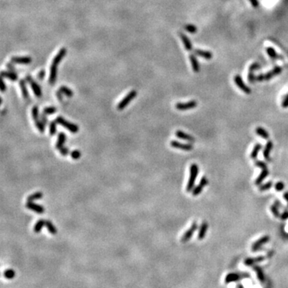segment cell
Segmentation results:
<instances>
[{
    "label": "cell",
    "instance_id": "39",
    "mask_svg": "<svg viewBox=\"0 0 288 288\" xmlns=\"http://www.w3.org/2000/svg\"><path fill=\"white\" fill-rule=\"evenodd\" d=\"M272 182H267V183H264V184H261L259 186V191H265L267 190L271 189L272 187Z\"/></svg>",
    "mask_w": 288,
    "mask_h": 288
},
{
    "label": "cell",
    "instance_id": "12",
    "mask_svg": "<svg viewBox=\"0 0 288 288\" xmlns=\"http://www.w3.org/2000/svg\"><path fill=\"white\" fill-rule=\"evenodd\" d=\"M260 68V64L258 63H254L250 66L249 67V71H248V75H247V79H248V81L251 83H255V76L254 75V71Z\"/></svg>",
    "mask_w": 288,
    "mask_h": 288
},
{
    "label": "cell",
    "instance_id": "35",
    "mask_svg": "<svg viewBox=\"0 0 288 288\" xmlns=\"http://www.w3.org/2000/svg\"><path fill=\"white\" fill-rule=\"evenodd\" d=\"M45 227H46L48 231L52 235H55L57 233V229L55 228V227L53 225L52 222L49 220H45Z\"/></svg>",
    "mask_w": 288,
    "mask_h": 288
},
{
    "label": "cell",
    "instance_id": "10",
    "mask_svg": "<svg viewBox=\"0 0 288 288\" xmlns=\"http://www.w3.org/2000/svg\"><path fill=\"white\" fill-rule=\"evenodd\" d=\"M170 144L173 148L183 150V151H190L193 150V146L191 144H190V143H179L178 141L172 140L171 141Z\"/></svg>",
    "mask_w": 288,
    "mask_h": 288
},
{
    "label": "cell",
    "instance_id": "45",
    "mask_svg": "<svg viewBox=\"0 0 288 288\" xmlns=\"http://www.w3.org/2000/svg\"><path fill=\"white\" fill-rule=\"evenodd\" d=\"M70 157H71L73 159L77 160V159H79V158L81 157V152L78 151V150H75V151L70 152Z\"/></svg>",
    "mask_w": 288,
    "mask_h": 288
},
{
    "label": "cell",
    "instance_id": "33",
    "mask_svg": "<svg viewBox=\"0 0 288 288\" xmlns=\"http://www.w3.org/2000/svg\"><path fill=\"white\" fill-rule=\"evenodd\" d=\"M254 269H255V272H256V275H257V277L258 279H259V280L262 283H263L264 282H265V275H264V273L262 269H261V267L256 266H255V268Z\"/></svg>",
    "mask_w": 288,
    "mask_h": 288
},
{
    "label": "cell",
    "instance_id": "34",
    "mask_svg": "<svg viewBox=\"0 0 288 288\" xmlns=\"http://www.w3.org/2000/svg\"><path fill=\"white\" fill-rule=\"evenodd\" d=\"M261 149H262V145L259 144V143H257V144L254 147L253 150H252V151H251V158H252V159H255V158H257L258 154H259Z\"/></svg>",
    "mask_w": 288,
    "mask_h": 288
},
{
    "label": "cell",
    "instance_id": "44",
    "mask_svg": "<svg viewBox=\"0 0 288 288\" xmlns=\"http://www.w3.org/2000/svg\"><path fill=\"white\" fill-rule=\"evenodd\" d=\"M31 114H32V117H33V119L35 121L38 120L39 119V108L38 107L35 106L33 108H32V110H31Z\"/></svg>",
    "mask_w": 288,
    "mask_h": 288
},
{
    "label": "cell",
    "instance_id": "3",
    "mask_svg": "<svg viewBox=\"0 0 288 288\" xmlns=\"http://www.w3.org/2000/svg\"><path fill=\"white\" fill-rule=\"evenodd\" d=\"M55 120H56L58 124H60L61 126L64 127L66 128V130H68L69 131L72 132V133H77V132L79 131V126L76 125V124H74V123H70V122H68L67 120L63 119V117H61V116L57 117Z\"/></svg>",
    "mask_w": 288,
    "mask_h": 288
},
{
    "label": "cell",
    "instance_id": "29",
    "mask_svg": "<svg viewBox=\"0 0 288 288\" xmlns=\"http://www.w3.org/2000/svg\"><path fill=\"white\" fill-rule=\"evenodd\" d=\"M19 86L20 88H21V90H22V97H23V99H29V93L28 90H27V87H26V81L25 80H20L19 81Z\"/></svg>",
    "mask_w": 288,
    "mask_h": 288
},
{
    "label": "cell",
    "instance_id": "19",
    "mask_svg": "<svg viewBox=\"0 0 288 288\" xmlns=\"http://www.w3.org/2000/svg\"><path fill=\"white\" fill-rule=\"evenodd\" d=\"M273 148V143L271 141H268L266 143V146L263 149V157L267 161H271V157H270V154H271V151Z\"/></svg>",
    "mask_w": 288,
    "mask_h": 288
},
{
    "label": "cell",
    "instance_id": "18",
    "mask_svg": "<svg viewBox=\"0 0 288 288\" xmlns=\"http://www.w3.org/2000/svg\"><path fill=\"white\" fill-rule=\"evenodd\" d=\"M207 230H208V223L207 222L204 221L202 222L200 227H199V231H198V239L202 240L205 238L206 235H207Z\"/></svg>",
    "mask_w": 288,
    "mask_h": 288
},
{
    "label": "cell",
    "instance_id": "51",
    "mask_svg": "<svg viewBox=\"0 0 288 288\" xmlns=\"http://www.w3.org/2000/svg\"><path fill=\"white\" fill-rule=\"evenodd\" d=\"M280 219L282 220H286L288 219V211H284L282 215H280Z\"/></svg>",
    "mask_w": 288,
    "mask_h": 288
},
{
    "label": "cell",
    "instance_id": "30",
    "mask_svg": "<svg viewBox=\"0 0 288 288\" xmlns=\"http://www.w3.org/2000/svg\"><path fill=\"white\" fill-rule=\"evenodd\" d=\"M281 207V204H280V201H275V203L273 205H271V211L272 212L273 215L275 216V218H278V217H280V211H279V208Z\"/></svg>",
    "mask_w": 288,
    "mask_h": 288
},
{
    "label": "cell",
    "instance_id": "49",
    "mask_svg": "<svg viewBox=\"0 0 288 288\" xmlns=\"http://www.w3.org/2000/svg\"><path fill=\"white\" fill-rule=\"evenodd\" d=\"M40 117H41V121L42 122V123H43L44 125H45V127H46V126L47 125V123H48V119H47V118H46V114L42 113Z\"/></svg>",
    "mask_w": 288,
    "mask_h": 288
},
{
    "label": "cell",
    "instance_id": "54",
    "mask_svg": "<svg viewBox=\"0 0 288 288\" xmlns=\"http://www.w3.org/2000/svg\"><path fill=\"white\" fill-rule=\"evenodd\" d=\"M63 95V93H62L59 90H58L57 92H56V95H57L58 99H59V101L63 102V95Z\"/></svg>",
    "mask_w": 288,
    "mask_h": 288
},
{
    "label": "cell",
    "instance_id": "17",
    "mask_svg": "<svg viewBox=\"0 0 288 288\" xmlns=\"http://www.w3.org/2000/svg\"><path fill=\"white\" fill-rule=\"evenodd\" d=\"M194 52H195V55L200 56V57L203 58L205 59L210 60L213 57V54H212L211 51H203V50H200V49H195V50L194 51Z\"/></svg>",
    "mask_w": 288,
    "mask_h": 288
},
{
    "label": "cell",
    "instance_id": "31",
    "mask_svg": "<svg viewBox=\"0 0 288 288\" xmlns=\"http://www.w3.org/2000/svg\"><path fill=\"white\" fill-rule=\"evenodd\" d=\"M266 51L267 53V55L272 59H282L283 58L277 54V52L275 51V49H273L272 47H266Z\"/></svg>",
    "mask_w": 288,
    "mask_h": 288
},
{
    "label": "cell",
    "instance_id": "9",
    "mask_svg": "<svg viewBox=\"0 0 288 288\" xmlns=\"http://www.w3.org/2000/svg\"><path fill=\"white\" fill-rule=\"evenodd\" d=\"M234 81H235L236 85L239 86V88L242 91H243V92L246 93V94H251V88H249L248 86L244 83V82H243V80H242V79L241 78V76H240L239 75H236L234 77Z\"/></svg>",
    "mask_w": 288,
    "mask_h": 288
},
{
    "label": "cell",
    "instance_id": "4",
    "mask_svg": "<svg viewBox=\"0 0 288 288\" xmlns=\"http://www.w3.org/2000/svg\"><path fill=\"white\" fill-rule=\"evenodd\" d=\"M137 95V91L135 90H131L130 92H129L127 95H126L123 99H122L121 101L119 102L118 106H117V108H118V110H123L124 108L128 105V104L130 103V101L133 100V99L136 97Z\"/></svg>",
    "mask_w": 288,
    "mask_h": 288
},
{
    "label": "cell",
    "instance_id": "7",
    "mask_svg": "<svg viewBox=\"0 0 288 288\" xmlns=\"http://www.w3.org/2000/svg\"><path fill=\"white\" fill-rule=\"evenodd\" d=\"M198 105L195 100L187 102V103H177L175 104V108L178 110H187L196 107Z\"/></svg>",
    "mask_w": 288,
    "mask_h": 288
},
{
    "label": "cell",
    "instance_id": "14",
    "mask_svg": "<svg viewBox=\"0 0 288 288\" xmlns=\"http://www.w3.org/2000/svg\"><path fill=\"white\" fill-rule=\"evenodd\" d=\"M26 207L29 210L34 211L35 213L37 214H42L45 211L44 207H42L41 205H39L37 203H35L34 202H27L26 203Z\"/></svg>",
    "mask_w": 288,
    "mask_h": 288
},
{
    "label": "cell",
    "instance_id": "32",
    "mask_svg": "<svg viewBox=\"0 0 288 288\" xmlns=\"http://www.w3.org/2000/svg\"><path fill=\"white\" fill-rule=\"evenodd\" d=\"M42 196H43V194L41 191L35 192L27 197V202H34L35 200H39L42 198Z\"/></svg>",
    "mask_w": 288,
    "mask_h": 288
},
{
    "label": "cell",
    "instance_id": "38",
    "mask_svg": "<svg viewBox=\"0 0 288 288\" xmlns=\"http://www.w3.org/2000/svg\"><path fill=\"white\" fill-rule=\"evenodd\" d=\"M3 276L7 280H12L15 277V271L12 269H8L3 272Z\"/></svg>",
    "mask_w": 288,
    "mask_h": 288
},
{
    "label": "cell",
    "instance_id": "48",
    "mask_svg": "<svg viewBox=\"0 0 288 288\" xmlns=\"http://www.w3.org/2000/svg\"><path fill=\"white\" fill-rule=\"evenodd\" d=\"M59 151H60V154H61L63 156H66V155L69 154L68 148L66 147H64V146L62 148H60Z\"/></svg>",
    "mask_w": 288,
    "mask_h": 288
},
{
    "label": "cell",
    "instance_id": "6",
    "mask_svg": "<svg viewBox=\"0 0 288 288\" xmlns=\"http://www.w3.org/2000/svg\"><path fill=\"white\" fill-rule=\"evenodd\" d=\"M198 228V224H197V222H193L191 225V227H189V229L187 230L184 234H183V237L181 239V242H186L187 241H189L191 239V238L192 237V235H194V233L195 232V231Z\"/></svg>",
    "mask_w": 288,
    "mask_h": 288
},
{
    "label": "cell",
    "instance_id": "55",
    "mask_svg": "<svg viewBox=\"0 0 288 288\" xmlns=\"http://www.w3.org/2000/svg\"><path fill=\"white\" fill-rule=\"evenodd\" d=\"M251 5L253 6L255 8H257L259 7V1L258 0H250Z\"/></svg>",
    "mask_w": 288,
    "mask_h": 288
},
{
    "label": "cell",
    "instance_id": "47",
    "mask_svg": "<svg viewBox=\"0 0 288 288\" xmlns=\"http://www.w3.org/2000/svg\"><path fill=\"white\" fill-rule=\"evenodd\" d=\"M284 183L283 182H278L275 186V188L278 191H282L284 189Z\"/></svg>",
    "mask_w": 288,
    "mask_h": 288
},
{
    "label": "cell",
    "instance_id": "28",
    "mask_svg": "<svg viewBox=\"0 0 288 288\" xmlns=\"http://www.w3.org/2000/svg\"><path fill=\"white\" fill-rule=\"evenodd\" d=\"M255 133H256L259 136H260L261 138H263V139H268L269 137H270L268 132L266 131L263 127H256V129H255Z\"/></svg>",
    "mask_w": 288,
    "mask_h": 288
},
{
    "label": "cell",
    "instance_id": "15",
    "mask_svg": "<svg viewBox=\"0 0 288 288\" xmlns=\"http://www.w3.org/2000/svg\"><path fill=\"white\" fill-rule=\"evenodd\" d=\"M58 66H59V65H57V64H51V70H50V77H49V83L51 84V85H54L55 81H56Z\"/></svg>",
    "mask_w": 288,
    "mask_h": 288
},
{
    "label": "cell",
    "instance_id": "53",
    "mask_svg": "<svg viewBox=\"0 0 288 288\" xmlns=\"http://www.w3.org/2000/svg\"><path fill=\"white\" fill-rule=\"evenodd\" d=\"M6 89H7V86H6L5 82L3 81V78H2V80H1V91H2V92H4Z\"/></svg>",
    "mask_w": 288,
    "mask_h": 288
},
{
    "label": "cell",
    "instance_id": "36",
    "mask_svg": "<svg viewBox=\"0 0 288 288\" xmlns=\"http://www.w3.org/2000/svg\"><path fill=\"white\" fill-rule=\"evenodd\" d=\"M45 226V220L40 219L37 221V222L35 223V227H34V231L35 233H39L40 231H42V228Z\"/></svg>",
    "mask_w": 288,
    "mask_h": 288
},
{
    "label": "cell",
    "instance_id": "24",
    "mask_svg": "<svg viewBox=\"0 0 288 288\" xmlns=\"http://www.w3.org/2000/svg\"><path fill=\"white\" fill-rule=\"evenodd\" d=\"M179 36H180L181 40H182V42H183V45H184L185 48L187 49V51H191L192 48H193V46H192L191 42L190 39H188V37H187V35L183 33L179 34Z\"/></svg>",
    "mask_w": 288,
    "mask_h": 288
},
{
    "label": "cell",
    "instance_id": "52",
    "mask_svg": "<svg viewBox=\"0 0 288 288\" xmlns=\"http://www.w3.org/2000/svg\"><path fill=\"white\" fill-rule=\"evenodd\" d=\"M45 75H46V72H45L43 70H42L38 74V79H39V80H42V79H44V77H45Z\"/></svg>",
    "mask_w": 288,
    "mask_h": 288
},
{
    "label": "cell",
    "instance_id": "2",
    "mask_svg": "<svg viewBox=\"0 0 288 288\" xmlns=\"http://www.w3.org/2000/svg\"><path fill=\"white\" fill-rule=\"evenodd\" d=\"M282 70H283V69L280 66H275L271 71H269V72L266 73V74H261V75H257L255 77V80L258 82L267 81V80H270V79H271L275 76H276V75H279L280 74H281Z\"/></svg>",
    "mask_w": 288,
    "mask_h": 288
},
{
    "label": "cell",
    "instance_id": "37",
    "mask_svg": "<svg viewBox=\"0 0 288 288\" xmlns=\"http://www.w3.org/2000/svg\"><path fill=\"white\" fill-rule=\"evenodd\" d=\"M59 90L62 93H63V95L69 97V98H71V97L73 96V95H74L72 90L66 86H62L61 87L59 88Z\"/></svg>",
    "mask_w": 288,
    "mask_h": 288
},
{
    "label": "cell",
    "instance_id": "56",
    "mask_svg": "<svg viewBox=\"0 0 288 288\" xmlns=\"http://www.w3.org/2000/svg\"><path fill=\"white\" fill-rule=\"evenodd\" d=\"M7 68H8L10 70H11V71H14V72H15V68L14 67L13 64H11V63L7 64Z\"/></svg>",
    "mask_w": 288,
    "mask_h": 288
},
{
    "label": "cell",
    "instance_id": "57",
    "mask_svg": "<svg viewBox=\"0 0 288 288\" xmlns=\"http://www.w3.org/2000/svg\"><path fill=\"white\" fill-rule=\"evenodd\" d=\"M283 197H284L285 200L286 201V202H287V204H288V191L285 192V193L283 194Z\"/></svg>",
    "mask_w": 288,
    "mask_h": 288
},
{
    "label": "cell",
    "instance_id": "5",
    "mask_svg": "<svg viewBox=\"0 0 288 288\" xmlns=\"http://www.w3.org/2000/svg\"><path fill=\"white\" fill-rule=\"evenodd\" d=\"M26 81L30 83L31 85V88H32V90H33L34 94L35 95V96L37 97V98H40V97L42 96V90H41V87L39 84L36 83V82L30 76V75H27L26 77Z\"/></svg>",
    "mask_w": 288,
    "mask_h": 288
},
{
    "label": "cell",
    "instance_id": "8",
    "mask_svg": "<svg viewBox=\"0 0 288 288\" xmlns=\"http://www.w3.org/2000/svg\"><path fill=\"white\" fill-rule=\"evenodd\" d=\"M207 184H208V179H207L206 176H203V177L201 178L199 183L194 187V189L192 190V195H193L194 196H197L198 195H200L201 192H202V190H203V188H204Z\"/></svg>",
    "mask_w": 288,
    "mask_h": 288
},
{
    "label": "cell",
    "instance_id": "22",
    "mask_svg": "<svg viewBox=\"0 0 288 288\" xmlns=\"http://www.w3.org/2000/svg\"><path fill=\"white\" fill-rule=\"evenodd\" d=\"M190 61H191V66L193 70L195 73H198L199 72V70H200V66H199V63H198V61L197 59V58L195 55H190L189 56Z\"/></svg>",
    "mask_w": 288,
    "mask_h": 288
},
{
    "label": "cell",
    "instance_id": "40",
    "mask_svg": "<svg viewBox=\"0 0 288 288\" xmlns=\"http://www.w3.org/2000/svg\"><path fill=\"white\" fill-rule=\"evenodd\" d=\"M184 29L187 32L191 34H195L197 32V27L193 24H187L185 25Z\"/></svg>",
    "mask_w": 288,
    "mask_h": 288
},
{
    "label": "cell",
    "instance_id": "13",
    "mask_svg": "<svg viewBox=\"0 0 288 288\" xmlns=\"http://www.w3.org/2000/svg\"><path fill=\"white\" fill-rule=\"evenodd\" d=\"M11 62L17 64H29L32 62L30 56H14L11 58Z\"/></svg>",
    "mask_w": 288,
    "mask_h": 288
},
{
    "label": "cell",
    "instance_id": "50",
    "mask_svg": "<svg viewBox=\"0 0 288 288\" xmlns=\"http://www.w3.org/2000/svg\"><path fill=\"white\" fill-rule=\"evenodd\" d=\"M282 107L284 108L288 107V95H286V96L284 97L283 103H282Z\"/></svg>",
    "mask_w": 288,
    "mask_h": 288
},
{
    "label": "cell",
    "instance_id": "26",
    "mask_svg": "<svg viewBox=\"0 0 288 288\" xmlns=\"http://www.w3.org/2000/svg\"><path fill=\"white\" fill-rule=\"evenodd\" d=\"M240 279H241V275H240L236 274V273H231V274H228L225 278V283L228 284L230 283H232V282L238 281Z\"/></svg>",
    "mask_w": 288,
    "mask_h": 288
},
{
    "label": "cell",
    "instance_id": "41",
    "mask_svg": "<svg viewBox=\"0 0 288 288\" xmlns=\"http://www.w3.org/2000/svg\"><path fill=\"white\" fill-rule=\"evenodd\" d=\"M56 124H57V122L56 120H54V121H51V123H50V128H49V131H50V134H51V136L53 135H55V133H56Z\"/></svg>",
    "mask_w": 288,
    "mask_h": 288
},
{
    "label": "cell",
    "instance_id": "46",
    "mask_svg": "<svg viewBox=\"0 0 288 288\" xmlns=\"http://www.w3.org/2000/svg\"><path fill=\"white\" fill-rule=\"evenodd\" d=\"M255 164L256 167H259L261 169H265V168H267L266 167V164L263 161H259V160H256L255 162Z\"/></svg>",
    "mask_w": 288,
    "mask_h": 288
},
{
    "label": "cell",
    "instance_id": "20",
    "mask_svg": "<svg viewBox=\"0 0 288 288\" xmlns=\"http://www.w3.org/2000/svg\"><path fill=\"white\" fill-rule=\"evenodd\" d=\"M269 174V171L267 168H265V169H262V171L260 173V174L257 177V178L255 179V184L256 186H259V185L262 184L263 181L265 179V178L268 176Z\"/></svg>",
    "mask_w": 288,
    "mask_h": 288
},
{
    "label": "cell",
    "instance_id": "58",
    "mask_svg": "<svg viewBox=\"0 0 288 288\" xmlns=\"http://www.w3.org/2000/svg\"><path fill=\"white\" fill-rule=\"evenodd\" d=\"M237 288H244V287H243L241 284H239V285H237Z\"/></svg>",
    "mask_w": 288,
    "mask_h": 288
},
{
    "label": "cell",
    "instance_id": "27",
    "mask_svg": "<svg viewBox=\"0 0 288 288\" xmlns=\"http://www.w3.org/2000/svg\"><path fill=\"white\" fill-rule=\"evenodd\" d=\"M1 75H2V78H7V79H10L11 81H16L18 79V75L14 71H5V70H2V73H1Z\"/></svg>",
    "mask_w": 288,
    "mask_h": 288
},
{
    "label": "cell",
    "instance_id": "42",
    "mask_svg": "<svg viewBox=\"0 0 288 288\" xmlns=\"http://www.w3.org/2000/svg\"><path fill=\"white\" fill-rule=\"evenodd\" d=\"M35 123L39 131H40L41 133H43L44 130H45V125L42 123V122L40 119H38V120L35 121Z\"/></svg>",
    "mask_w": 288,
    "mask_h": 288
},
{
    "label": "cell",
    "instance_id": "21",
    "mask_svg": "<svg viewBox=\"0 0 288 288\" xmlns=\"http://www.w3.org/2000/svg\"><path fill=\"white\" fill-rule=\"evenodd\" d=\"M66 48H64V47H63V48L60 49L59 51L58 52L57 55H55V58H54V59H53V61H52V63H55V64H57V65H59L60 62L62 61V59H63L64 58V56L66 55Z\"/></svg>",
    "mask_w": 288,
    "mask_h": 288
},
{
    "label": "cell",
    "instance_id": "23",
    "mask_svg": "<svg viewBox=\"0 0 288 288\" xmlns=\"http://www.w3.org/2000/svg\"><path fill=\"white\" fill-rule=\"evenodd\" d=\"M265 259L263 256H258L256 258H247L244 261V264L246 266H252L256 263H260Z\"/></svg>",
    "mask_w": 288,
    "mask_h": 288
},
{
    "label": "cell",
    "instance_id": "16",
    "mask_svg": "<svg viewBox=\"0 0 288 288\" xmlns=\"http://www.w3.org/2000/svg\"><path fill=\"white\" fill-rule=\"evenodd\" d=\"M175 136L178 138V139L188 141L190 143H194L195 141V139L193 136H191V134H188L187 133H185V132L182 131V130H177L175 132Z\"/></svg>",
    "mask_w": 288,
    "mask_h": 288
},
{
    "label": "cell",
    "instance_id": "25",
    "mask_svg": "<svg viewBox=\"0 0 288 288\" xmlns=\"http://www.w3.org/2000/svg\"><path fill=\"white\" fill-rule=\"evenodd\" d=\"M66 134H64L63 132H60L59 134V136H58V139H57V143L55 144V148L58 150H59L60 148H62L63 147L64 143L66 142Z\"/></svg>",
    "mask_w": 288,
    "mask_h": 288
},
{
    "label": "cell",
    "instance_id": "11",
    "mask_svg": "<svg viewBox=\"0 0 288 288\" xmlns=\"http://www.w3.org/2000/svg\"><path fill=\"white\" fill-rule=\"evenodd\" d=\"M269 240H270V237H269L268 235H264L260 238V239H258L256 242H254L252 246H251V250H252V251L255 252V251H259L265 243L268 242Z\"/></svg>",
    "mask_w": 288,
    "mask_h": 288
},
{
    "label": "cell",
    "instance_id": "43",
    "mask_svg": "<svg viewBox=\"0 0 288 288\" xmlns=\"http://www.w3.org/2000/svg\"><path fill=\"white\" fill-rule=\"evenodd\" d=\"M57 111V109L55 107H45L43 109V113L45 114H55V112Z\"/></svg>",
    "mask_w": 288,
    "mask_h": 288
},
{
    "label": "cell",
    "instance_id": "1",
    "mask_svg": "<svg viewBox=\"0 0 288 288\" xmlns=\"http://www.w3.org/2000/svg\"><path fill=\"white\" fill-rule=\"evenodd\" d=\"M198 174V167L195 163H192L191 167H190V175L189 179H188V183L187 185V191L190 192L192 191V190L195 187V180Z\"/></svg>",
    "mask_w": 288,
    "mask_h": 288
}]
</instances>
